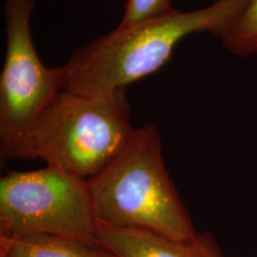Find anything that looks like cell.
I'll list each match as a JSON object with an SVG mask.
<instances>
[{"mask_svg": "<svg viewBox=\"0 0 257 257\" xmlns=\"http://www.w3.org/2000/svg\"><path fill=\"white\" fill-rule=\"evenodd\" d=\"M246 0H216L192 12L173 10L127 29H115L75 49L60 67L61 91L90 97L126 90L160 70L185 37L208 32L221 37Z\"/></svg>", "mask_w": 257, "mask_h": 257, "instance_id": "cell-1", "label": "cell"}, {"mask_svg": "<svg viewBox=\"0 0 257 257\" xmlns=\"http://www.w3.org/2000/svg\"><path fill=\"white\" fill-rule=\"evenodd\" d=\"M87 183L98 223L152 230L175 240L197 232L167 170L155 124L135 128L119 154Z\"/></svg>", "mask_w": 257, "mask_h": 257, "instance_id": "cell-2", "label": "cell"}, {"mask_svg": "<svg viewBox=\"0 0 257 257\" xmlns=\"http://www.w3.org/2000/svg\"><path fill=\"white\" fill-rule=\"evenodd\" d=\"M135 128L126 90L90 97L59 92L33 136V158L88 180L127 144Z\"/></svg>", "mask_w": 257, "mask_h": 257, "instance_id": "cell-3", "label": "cell"}, {"mask_svg": "<svg viewBox=\"0 0 257 257\" xmlns=\"http://www.w3.org/2000/svg\"><path fill=\"white\" fill-rule=\"evenodd\" d=\"M37 0H5L6 49L0 74V158L34 159L35 130L61 92L60 67L43 64L34 45L30 21Z\"/></svg>", "mask_w": 257, "mask_h": 257, "instance_id": "cell-4", "label": "cell"}, {"mask_svg": "<svg viewBox=\"0 0 257 257\" xmlns=\"http://www.w3.org/2000/svg\"><path fill=\"white\" fill-rule=\"evenodd\" d=\"M86 179L46 166L0 179V237L49 233L98 244Z\"/></svg>", "mask_w": 257, "mask_h": 257, "instance_id": "cell-5", "label": "cell"}, {"mask_svg": "<svg viewBox=\"0 0 257 257\" xmlns=\"http://www.w3.org/2000/svg\"><path fill=\"white\" fill-rule=\"evenodd\" d=\"M96 238L116 257H225L209 231H197L188 240H175L152 230L97 222Z\"/></svg>", "mask_w": 257, "mask_h": 257, "instance_id": "cell-6", "label": "cell"}, {"mask_svg": "<svg viewBox=\"0 0 257 257\" xmlns=\"http://www.w3.org/2000/svg\"><path fill=\"white\" fill-rule=\"evenodd\" d=\"M0 257H116L99 244L49 233L0 237Z\"/></svg>", "mask_w": 257, "mask_h": 257, "instance_id": "cell-7", "label": "cell"}, {"mask_svg": "<svg viewBox=\"0 0 257 257\" xmlns=\"http://www.w3.org/2000/svg\"><path fill=\"white\" fill-rule=\"evenodd\" d=\"M220 38L233 55H257V0H246Z\"/></svg>", "mask_w": 257, "mask_h": 257, "instance_id": "cell-8", "label": "cell"}, {"mask_svg": "<svg viewBox=\"0 0 257 257\" xmlns=\"http://www.w3.org/2000/svg\"><path fill=\"white\" fill-rule=\"evenodd\" d=\"M173 0H125V11L116 29H127L163 17L174 8Z\"/></svg>", "mask_w": 257, "mask_h": 257, "instance_id": "cell-9", "label": "cell"}]
</instances>
